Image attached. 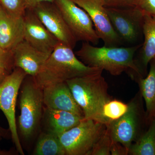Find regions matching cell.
<instances>
[{
	"label": "cell",
	"mask_w": 155,
	"mask_h": 155,
	"mask_svg": "<svg viewBox=\"0 0 155 155\" xmlns=\"http://www.w3.org/2000/svg\"><path fill=\"white\" fill-rule=\"evenodd\" d=\"M142 44L128 47H97L83 42L75 54L79 60L88 67L105 70L111 75L118 76L127 73L135 80L140 77L134 63L135 55Z\"/></svg>",
	"instance_id": "cell-1"
},
{
	"label": "cell",
	"mask_w": 155,
	"mask_h": 155,
	"mask_svg": "<svg viewBox=\"0 0 155 155\" xmlns=\"http://www.w3.org/2000/svg\"><path fill=\"white\" fill-rule=\"evenodd\" d=\"M73 49L59 43L48 58L38 74L33 77L42 88L54 84L66 82L75 78L103 71L85 65Z\"/></svg>",
	"instance_id": "cell-2"
},
{
	"label": "cell",
	"mask_w": 155,
	"mask_h": 155,
	"mask_svg": "<svg viewBox=\"0 0 155 155\" xmlns=\"http://www.w3.org/2000/svg\"><path fill=\"white\" fill-rule=\"evenodd\" d=\"M103 71L67 81L74 98L83 111L84 119H92L106 125L103 115L105 104L112 99Z\"/></svg>",
	"instance_id": "cell-3"
},
{
	"label": "cell",
	"mask_w": 155,
	"mask_h": 155,
	"mask_svg": "<svg viewBox=\"0 0 155 155\" xmlns=\"http://www.w3.org/2000/svg\"><path fill=\"white\" fill-rule=\"evenodd\" d=\"M28 76L21 86L18 119L19 132L25 141L31 140L38 131L45 108L43 89L37 84L33 77Z\"/></svg>",
	"instance_id": "cell-4"
},
{
	"label": "cell",
	"mask_w": 155,
	"mask_h": 155,
	"mask_svg": "<svg viewBox=\"0 0 155 155\" xmlns=\"http://www.w3.org/2000/svg\"><path fill=\"white\" fill-rule=\"evenodd\" d=\"M143 99L139 91L128 103L127 112L106 126L112 141L121 143L128 152L130 145L143 133V124H147Z\"/></svg>",
	"instance_id": "cell-5"
},
{
	"label": "cell",
	"mask_w": 155,
	"mask_h": 155,
	"mask_svg": "<svg viewBox=\"0 0 155 155\" xmlns=\"http://www.w3.org/2000/svg\"><path fill=\"white\" fill-rule=\"evenodd\" d=\"M106 129L104 124L84 119L58 137L66 155H90Z\"/></svg>",
	"instance_id": "cell-6"
},
{
	"label": "cell",
	"mask_w": 155,
	"mask_h": 155,
	"mask_svg": "<svg viewBox=\"0 0 155 155\" xmlns=\"http://www.w3.org/2000/svg\"><path fill=\"white\" fill-rule=\"evenodd\" d=\"M27 75L22 69L16 67L0 83V110L7 119L16 150L22 155H24V153L17 131L16 107L18 93Z\"/></svg>",
	"instance_id": "cell-7"
},
{
	"label": "cell",
	"mask_w": 155,
	"mask_h": 155,
	"mask_svg": "<svg viewBox=\"0 0 155 155\" xmlns=\"http://www.w3.org/2000/svg\"><path fill=\"white\" fill-rule=\"evenodd\" d=\"M68 27L77 41L97 45L99 42L91 19L84 9L72 0H55Z\"/></svg>",
	"instance_id": "cell-8"
},
{
	"label": "cell",
	"mask_w": 155,
	"mask_h": 155,
	"mask_svg": "<svg viewBox=\"0 0 155 155\" xmlns=\"http://www.w3.org/2000/svg\"><path fill=\"white\" fill-rule=\"evenodd\" d=\"M106 10L113 28L123 44L138 45L137 43L143 35L144 15L141 12L135 7L106 8Z\"/></svg>",
	"instance_id": "cell-9"
},
{
	"label": "cell",
	"mask_w": 155,
	"mask_h": 155,
	"mask_svg": "<svg viewBox=\"0 0 155 155\" xmlns=\"http://www.w3.org/2000/svg\"><path fill=\"white\" fill-rule=\"evenodd\" d=\"M91 19L100 39L107 47H120L123 42L110 22L103 0H72Z\"/></svg>",
	"instance_id": "cell-10"
},
{
	"label": "cell",
	"mask_w": 155,
	"mask_h": 155,
	"mask_svg": "<svg viewBox=\"0 0 155 155\" xmlns=\"http://www.w3.org/2000/svg\"><path fill=\"white\" fill-rule=\"evenodd\" d=\"M32 10L50 33L60 43L74 49L77 41L54 2L38 4Z\"/></svg>",
	"instance_id": "cell-11"
},
{
	"label": "cell",
	"mask_w": 155,
	"mask_h": 155,
	"mask_svg": "<svg viewBox=\"0 0 155 155\" xmlns=\"http://www.w3.org/2000/svg\"><path fill=\"white\" fill-rule=\"evenodd\" d=\"M23 22L24 40L37 49L51 53L60 43L32 10L26 9Z\"/></svg>",
	"instance_id": "cell-12"
},
{
	"label": "cell",
	"mask_w": 155,
	"mask_h": 155,
	"mask_svg": "<svg viewBox=\"0 0 155 155\" xmlns=\"http://www.w3.org/2000/svg\"><path fill=\"white\" fill-rule=\"evenodd\" d=\"M43 92L45 107L68 111L84 118L83 111L75 101L67 82L45 87Z\"/></svg>",
	"instance_id": "cell-13"
},
{
	"label": "cell",
	"mask_w": 155,
	"mask_h": 155,
	"mask_svg": "<svg viewBox=\"0 0 155 155\" xmlns=\"http://www.w3.org/2000/svg\"><path fill=\"white\" fill-rule=\"evenodd\" d=\"M15 68H20L27 75L35 77L51 53L37 49L23 40L12 51Z\"/></svg>",
	"instance_id": "cell-14"
},
{
	"label": "cell",
	"mask_w": 155,
	"mask_h": 155,
	"mask_svg": "<svg viewBox=\"0 0 155 155\" xmlns=\"http://www.w3.org/2000/svg\"><path fill=\"white\" fill-rule=\"evenodd\" d=\"M23 40V17H14L2 9L0 11V48L12 52Z\"/></svg>",
	"instance_id": "cell-15"
},
{
	"label": "cell",
	"mask_w": 155,
	"mask_h": 155,
	"mask_svg": "<svg viewBox=\"0 0 155 155\" xmlns=\"http://www.w3.org/2000/svg\"><path fill=\"white\" fill-rule=\"evenodd\" d=\"M144 41L142 44L140 51L134 63L140 77H144L150 61L155 57V18L144 15L143 25Z\"/></svg>",
	"instance_id": "cell-16"
},
{
	"label": "cell",
	"mask_w": 155,
	"mask_h": 155,
	"mask_svg": "<svg viewBox=\"0 0 155 155\" xmlns=\"http://www.w3.org/2000/svg\"><path fill=\"white\" fill-rule=\"evenodd\" d=\"M84 119L68 111L44 108L43 119L46 130L59 136L78 125Z\"/></svg>",
	"instance_id": "cell-17"
},
{
	"label": "cell",
	"mask_w": 155,
	"mask_h": 155,
	"mask_svg": "<svg viewBox=\"0 0 155 155\" xmlns=\"http://www.w3.org/2000/svg\"><path fill=\"white\" fill-rule=\"evenodd\" d=\"M149 72L146 77L136 79L146 106L145 117L149 124L155 117V57L150 62Z\"/></svg>",
	"instance_id": "cell-18"
},
{
	"label": "cell",
	"mask_w": 155,
	"mask_h": 155,
	"mask_svg": "<svg viewBox=\"0 0 155 155\" xmlns=\"http://www.w3.org/2000/svg\"><path fill=\"white\" fill-rule=\"evenodd\" d=\"M32 155H66L58 136L46 130L39 136Z\"/></svg>",
	"instance_id": "cell-19"
},
{
	"label": "cell",
	"mask_w": 155,
	"mask_h": 155,
	"mask_svg": "<svg viewBox=\"0 0 155 155\" xmlns=\"http://www.w3.org/2000/svg\"><path fill=\"white\" fill-rule=\"evenodd\" d=\"M128 154L155 155V117L150 123L148 129L130 145Z\"/></svg>",
	"instance_id": "cell-20"
},
{
	"label": "cell",
	"mask_w": 155,
	"mask_h": 155,
	"mask_svg": "<svg viewBox=\"0 0 155 155\" xmlns=\"http://www.w3.org/2000/svg\"><path fill=\"white\" fill-rule=\"evenodd\" d=\"M128 107V104L117 100L111 99L106 103L103 109L106 126L122 117L127 112Z\"/></svg>",
	"instance_id": "cell-21"
},
{
	"label": "cell",
	"mask_w": 155,
	"mask_h": 155,
	"mask_svg": "<svg viewBox=\"0 0 155 155\" xmlns=\"http://www.w3.org/2000/svg\"><path fill=\"white\" fill-rule=\"evenodd\" d=\"M0 5L7 13L15 17H23L27 9L25 0H0Z\"/></svg>",
	"instance_id": "cell-22"
},
{
	"label": "cell",
	"mask_w": 155,
	"mask_h": 155,
	"mask_svg": "<svg viewBox=\"0 0 155 155\" xmlns=\"http://www.w3.org/2000/svg\"><path fill=\"white\" fill-rule=\"evenodd\" d=\"M112 140L107 127L105 131L95 144L90 155H110Z\"/></svg>",
	"instance_id": "cell-23"
},
{
	"label": "cell",
	"mask_w": 155,
	"mask_h": 155,
	"mask_svg": "<svg viewBox=\"0 0 155 155\" xmlns=\"http://www.w3.org/2000/svg\"><path fill=\"white\" fill-rule=\"evenodd\" d=\"M135 8L143 15L155 18V0H137Z\"/></svg>",
	"instance_id": "cell-24"
},
{
	"label": "cell",
	"mask_w": 155,
	"mask_h": 155,
	"mask_svg": "<svg viewBox=\"0 0 155 155\" xmlns=\"http://www.w3.org/2000/svg\"><path fill=\"white\" fill-rule=\"evenodd\" d=\"M13 67H14L13 53L0 48V68L9 72Z\"/></svg>",
	"instance_id": "cell-25"
},
{
	"label": "cell",
	"mask_w": 155,
	"mask_h": 155,
	"mask_svg": "<svg viewBox=\"0 0 155 155\" xmlns=\"http://www.w3.org/2000/svg\"><path fill=\"white\" fill-rule=\"evenodd\" d=\"M106 8H129L135 7L137 0H103Z\"/></svg>",
	"instance_id": "cell-26"
},
{
	"label": "cell",
	"mask_w": 155,
	"mask_h": 155,
	"mask_svg": "<svg viewBox=\"0 0 155 155\" xmlns=\"http://www.w3.org/2000/svg\"><path fill=\"white\" fill-rule=\"evenodd\" d=\"M110 154L112 155H128V151L125 147L119 143L112 141L110 148Z\"/></svg>",
	"instance_id": "cell-27"
},
{
	"label": "cell",
	"mask_w": 155,
	"mask_h": 155,
	"mask_svg": "<svg viewBox=\"0 0 155 155\" xmlns=\"http://www.w3.org/2000/svg\"><path fill=\"white\" fill-rule=\"evenodd\" d=\"M27 9H31L38 4L44 2H54L55 0H25Z\"/></svg>",
	"instance_id": "cell-28"
},
{
	"label": "cell",
	"mask_w": 155,
	"mask_h": 155,
	"mask_svg": "<svg viewBox=\"0 0 155 155\" xmlns=\"http://www.w3.org/2000/svg\"><path fill=\"white\" fill-rule=\"evenodd\" d=\"M9 74V72L7 70L0 68V83Z\"/></svg>",
	"instance_id": "cell-29"
},
{
	"label": "cell",
	"mask_w": 155,
	"mask_h": 155,
	"mask_svg": "<svg viewBox=\"0 0 155 155\" xmlns=\"http://www.w3.org/2000/svg\"><path fill=\"white\" fill-rule=\"evenodd\" d=\"M3 135V134L0 132V139H1V136ZM11 153L8 151H6L2 150L0 149V155H11Z\"/></svg>",
	"instance_id": "cell-30"
},
{
	"label": "cell",
	"mask_w": 155,
	"mask_h": 155,
	"mask_svg": "<svg viewBox=\"0 0 155 155\" xmlns=\"http://www.w3.org/2000/svg\"><path fill=\"white\" fill-rule=\"evenodd\" d=\"M4 130H3L2 128V127H0V132H1V133H2L3 134L4 133Z\"/></svg>",
	"instance_id": "cell-31"
},
{
	"label": "cell",
	"mask_w": 155,
	"mask_h": 155,
	"mask_svg": "<svg viewBox=\"0 0 155 155\" xmlns=\"http://www.w3.org/2000/svg\"><path fill=\"white\" fill-rule=\"evenodd\" d=\"M3 9V8H2V6L1 5H0V11H1V10H2V9Z\"/></svg>",
	"instance_id": "cell-32"
}]
</instances>
